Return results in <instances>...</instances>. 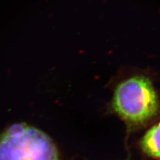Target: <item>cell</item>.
Listing matches in <instances>:
<instances>
[{
	"mask_svg": "<svg viewBox=\"0 0 160 160\" xmlns=\"http://www.w3.org/2000/svg\"><path fill=\"white\" fill-rule=\"evenodd\" d=\"M0 160H61L58 149L41 129L14 123L0 134Z\"/></svg>",
	"mask_w": 160,
	"mask_h": 160,
	"instance_id": "6da1fadb",
	"label": "cell"
},
{
	"mask_svg": "<svg viewBox=\"0 0 160 160\" xmlns=\"http://www.w3.org/2000/svg\"><path fill=\"white\" fill-rule=\"evenodd\" d=\"M112 108L119 117L132 126L149 121L159 109L158 95L151 80L136 76L120 83L115 90Z\"/></svg>",
	"mask_w": 160,
	"mask_h": 160,
	"instance_id": "7a4b0ae2",
	"label": "cell"
},
{
	"mask_svg": "<svg viewBox=\"0 0 160 160\" xmlns=\"http://www.w3.org/2000/svg\"><path fill=\"white\" fill-rule=\"evenodd\" d=\"M140 147L148 156L160 159V122L145 133L140 142Z\"/></svg>",
	"mask_w": 160,
	"mask_h": 160,
	"instance_id": "3957f363",
	"label": "cell"
}]
</instances>
